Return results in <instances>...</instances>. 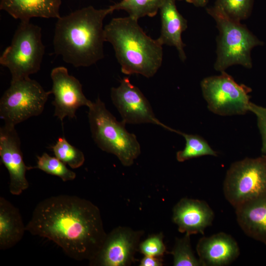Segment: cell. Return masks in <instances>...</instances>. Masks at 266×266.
Returning <instances> with one entry per match:
<instances>
[{
  "mask_svg": "<svg viewBox=\"0 0 266 266\" xmlns=\"http://www.w3.org/2000/svg\"><path fill=\"white\" fill-rule=\"evenodd\" d=\"M26 230L52 241L77 261L92 260L107 235L98 206L85 199L67 195L40 201Z\"/></svg>",
  "mask_w": 266,
  "mask_h": 266,
  "instance_id": "1",
  "label": "cell"
},
{
  "mask_svg": "<svg viewBox=\"0 0 266 266\" xmlns=\"http://www.w3.org/2000/svg\"><path fill=\"white\" fill-rule=\"evenodd\" d=\"M113 12L110 6L99 9L88 6L60 16L53 36L55 53L75 67L89 66L102 59L105 41L103 21Z\"/></svg>",
  "mask_w": 266,
  "mask_h": 266,
  "instance_id": "2",
  "label": "cell"
},
{
  "mask_svg": "<svg viewBox=\"0 0 266 266\" xmlns=\"http://www.w3.org/2000/svg\"><path fill=\"white\" fill-rule=\"evenodd\" d=\"M130 16L113 18L104 27L105 41L115 52L122 72L153 77L162 65L163 45L147 35Z\"/></svg>",
  "mask_w": 266,
  "mask_h": 266,
  "instance_id": "3",
  "label": "cell"
},
{
  "mask_svg": "<svg viewBox=\"0 0 266 266\" xmlns=\"http://www.w3.org/2000/svg\"><path fill=\"white\" fill-rule=\"evenodd\" d=\"M88 108L91 134L97 146L115 155L124 166L132 165L141 153L135 134L127 131L126 123L118 121L100 98L92 102Z\"/></svg>",
  "mask_w": 266,
  "mask_h": 266,
  "instance_id": "4",
  "label": "cell"
},
{
  "mask_svg": "<svg viewBox=\"0 0 266 266\" xmlns=\"http://www.w3.org/2000/svg\"><path fill=\"white\" fill-rule=\"evenodd\" d=\"M206 10L215 21L219 33L217 38L215 70L225 71L235 65L251 68V51L262 42L246 26L230 19L214 5Z\"/></svg>",
  "mask_w": 266,
  "mask_h": 266,
  "instance_id": "5",
  "label": "cell"
},
{
  "mask_svg": "<svg viewBox=\"0 0 266 266\" xmlns=\"http://www.w3.org/2000/svg\"><path fill=\"white\" fill-rule=\"evenodd\" d=\"M44 53L41 28L30 21H21L0 64L9 69L11 80L29 77L40 69Z\"/></svg>",
  "mask_w": 266,
  "mask_h": 266,
  "instance_id": "6",
  "label": "cell"
},
{
  "mask_svg": "<svg viewBox=\"0 0 266 266\" xmlns=\"http://www.w3.org/2000/svg\"><path fill=\"white\" fill-rule=\"evenodd\" d=\"M51 91H46L29 77L11 80L0 100V118L5 124L15 126L42 113Z\"/></svg>",
  "mask_w": 266,
  "mask_h": 266,
  "instance_id": "7",
  "label": "cell"
},
{
  "mask_svg": "<svg viewBox=\"0 0 266 266\" xmlns=\"http://www.w3.org/2000/svg\"><path fill=\"white\" fill-rule=\"evenodd\" d=\"M225 198L234 207L266 191V155L233 163L223 184Z\"/></svg>",
  "mask_w": 266,
  "mask_h": 266,
  "instance_id": "8",
  "label": "cell"
},
{
  "mask_svg": "<svg viewBox=\"0 0 266 266\" xmlns=\"http://www.w3.org/2000/svg\"><path fill=\"white\" fill-rule=\"evenodd\" d=\"M208 109L221 116L243 115L249 111L250 88L236 83L225 71L204 78L200 83Z\"/></svg>",
  "mask_w": 266,
  "mask_h": 266,
  "instance_id": "9",
  "label": "cell"
},
{
  "mask_svg": "<svg viewBox=\"0 0 266 266\" xmlns=\"http://www.w3.org/2000/svg\"><path fill=\"white\" fill-rule=\"evenodd\" d=\"M141 230L134 231L127 227H118L107 234L96 256L89 261L92 266H128L134 263L138 251Z\"/></svg>",
  "mask_w": 266,
  "mask_h": 266,
  "instance_id": "10",
  "label": "cell"
},
{
  "mask_svg": "<svg viewBox=\"0 0 266 266\" xmlns=\"http://www.w3.org/2000/svg\"><path fill=\"white\" fill-rule=\"evenodd\" d=\"M111 98L125 123H150L171 131L172 129L157 119L149 101L141 91L131 83L128 77L122 79L117 87L111 88Z\"/></svg>",
  "mask_w": 266,
  "mask_h": 266,
  "instance_id": "11",
  "label": "cell"
},
{
  "mask_svg": "<svg viewBox=\"0 0 266 266\" xmlns=\"http://www.w3.org/2000/svg\"><path fill=\"white\" fill-rule=\"evenodd\" d=\"M52 87L51 90L54 96L52 104L55 107L54 116L63 122L67 117H75V113L80 107H88L92 101L83 94L82 85L74 76L69 74L64 66L54 68L51 72Z\"/></svg>",
  "mask_w": 266,
  "mask_h": 266,
  "instance_id": "12",
  "label": "cell"
},
{
  "mask_svg": "<svg viewBox=\"0 0 266 266\" xmlns=\"http://www.w3.org/2000/svg\"><path fill=\"white\" fill-rule=\"evenodd\" d=\"M20 140L15 126L4 125L0 129V157L9 175V189L15 196L21 195L29 186L26 174L32 166L25 164Z\"/></svg>",
  "mask_w": 266,
  "mask_h": 266,
  "instance_id": "13",
  "label": "cell"
},
{
  "mask_svg": "<svg viewBox=\"0 0 266 266\" xmlns=\"http://www.w3.org/2000/svg\"><path fill=\"white\" fill-rule=\"evenodd\" d=\"M172 221L178 231L189 235L204 234L205 229L212 224L214 213L203 200L184 198L174 206Z\"/></svg>",
  "mask_w": 266,
  "mask_h": 266,
  "instance_id": "14",
  "label": "cell"
},
{
  "mask_svg": "<svg viewBox=\"0 0 266 266\" xmlns=\"http://www.w3.org/2000/svg\"><path fill=\"white\" fill-rule=\"evenodd\" d=\"M196 249L201 266H227L235 260L240 254L235 240L222 232L201 237Z\"/></svg>",
  "mask_w": 266,
  "mask_h": 266,
  "instance_id": "15",
  "label": "cell"
},
{
  "mask_svg": "<svg viewBox=\"0 0 266 266\" xmlns=\"http://www.w3.org/2000/svg\"><path fill=\"white\" fill-rule=\"evenodd\" d=\"M235 209L237 222L243 232L266 245V191Z\"/></svg>",
  "mask_w": 266,
  "mask_h": 266,
  "instance_id": "16",
  "label": "cell"
},
{
  "mask_svg": "<svg viewBox=\"0 0 266 266\" xmlns=\"http://www.w3.org/2000/svg\"><path fill=\"white\" fill-rule=\"evenodd\" d=\"M175 1L164 0L160 8L161 29L158 39L163 45L175 47L180 59L184 61L186 58L185 44L183 42L181 34L187 28V21L178 12Z\"/></svg>",
  "mask_w": 266,
  "mask_h": 266,
  "instance_id": "17",
  "label": "cell"
},
{
  "mask_svg": "<svg viewBox=\"0 0 266 266\" xmlns=\"http://www.w3.org/2000/svg\"><path fill=\"white\" fill-rule=\"evenodd\" d=\"M61 0H0V9L21 21L34 17L59 18Z\"/></svg>",
  "mask_w": 266,
  "mask_h": 266,
  "instance_id": "18",
  "label": "cell"
},
{
  "mask_svg": "<svg viewBox=\"0 0 266 266\" xmlns=\"http://www.w3.org/2000/svg\"><path fill=\"white\" fill-rule=\"evenodd\" d=\"M26 230L19 210L0 197V249H10L23 238Z\"/></svg>",
  "mask_w": 266,
  "mask_h": 266,
  "instance_id": "19",
  "label": "cell"
},
{
  "mask_svg": "<svg viewBox=\"0 0 266 266\" xmlns=\"http://www.w3.org/2000/svg\"><path fill=\"white\" fill-rule=\"evenodd\" d=\"M174 132L182 135L186 141L184 149L176 153V159L178 162H183L205 155L217 156V152L202 137L197 134H187L175 130Z\"/></svg>",
  "mask_w": 266,
  "mask_h": 266,
  "instance_id": "20",
  "label": "cell"
},
{
  "mask_svg": "<svg viewBox=\"0 0 266 266\" xmlns=\"http://www.w3.org/2000/svg\"><path fill=\"white\" fill-rule=\"evenodd\" d=\"M164 0H121L110 7L112 10H123L129 16L138 20L144 16H155Z\"/></svg>",
  "mask_w": 266,
  "mask_h": 266,
  "instance_id": "21",
  "label": "cell"
},
{
  "mask_svg": "<svg viewBox=\"0 0 266 266\" xmlns=\"http://www.w3.org/2000/svg\"><path fill=\"white\" fill-rule=\"evenodd\" d=\"M37 159L36 165L32 166V169L38 168L47 174L59 177L64 182L71 181L76 178V173L56 157L44 153L41 156H37Z\"/></svg>",
  "mask_w": 266,
  "mask_h": 266,
  "instance_id": "22",
  "label": "cell"
},
{
  "mask_svg": "<svg viewBox=\"0 0 266 266\" xmlns=\"http://www.w3.org/2000/svg\"><path fill=\"white\" fill-rule=\"evenodd\" d=\"M51 149L56 157L71 168L80 167L85 162L83 153L70 144L65 137L59 138Z\"/></svg>",
  "mask_w": 266,
  "mask_h": 266,
  "instance_id": "23",
  "label": "cell"
},
{
  "mask_svg": "<svg viewBox=\"0 0 266 266\" xmlns=\"http://www.w3.org/2000/svg\"><path fill=\"white\" fill-rule=\"evenodd\" d=\"M174 266H201L192 250L190 235L185 234L182 238H176L171 251Z\"/></svg>",
  "mask_w": 266,
  "mask_h": 266,
  "instance_id": "24",
  "label": "cell"
},
{
  "mask_svg": "<svg viewBox=\"0 0 266 266\" xmlns=\"http://www.w3.org/2000/svg\"><path fill=\"white\" fill-rule=\"evenodd\" d=\"M254 0H216L214 6L230 19L237 22L250 15Z\"/></svg>",
  "mask_w": 266,
  "mask_h": 266,
  "instance_id": "25",
  "label": "cell"
},
{
  "mask_svg": "<svg viewBox=\"0 0 266 266\" xmlns=\"http://www.w3.org/2000/svg\"><path fill=\"white\" fill-rule=\"evenodd\" d=\"M162 233L153 234L139 245L138 251L144 256L162 257L166 252V248L163 241Z\"/></svg>",
  "mask_w": 266,
  "mask_h": 266,
  "instance_id": "26",
  "label": "cell"
},
{
  "mask_svg": "<svg viewBox=\"0 0 266 266\" xmlns=\"http://www.w3.org/2000/svg\"><path fill=\"white\" fill-rule=\"evenodd\" d=\"M249 111L254 113L257 118V125L262 139V152L266 154V107L251 102Z\"/></svg>",
  "mask_w": 266,
  "mask_h": 266,
  "instance_id": "27",
  "label": "cell"
},
{
  "mask_svg": "<svg viewBox=\"0 0 266 266\" xmlns=\"http://www.w3.org/2000/svg\"><path fill=\"white\" fill-rule=\"evenodd\" d=\"M162 257L144 256L141 260L140 266H162L163 265Z\"/></svg>",
  "mask_w": 266,
  "mask_h": 266,
  "instance_id": "28",
  "label": "cell"
},
{
  "mask_svg": "<svg viewBox=\"0 0 266 266\" xmlns=\"http://www.w3.org/2000/svg\"><path fill=\"white\" fill-rule=\"evenodd\" d=\"M187 2L194 4L197 7L205 6L207 3L208 0H185Z\"/></svg>",
  "mask_w": 266,
  "mask_h": 266,
  "instance_id": "29",
  "label": "cell"
}]
</instances>
